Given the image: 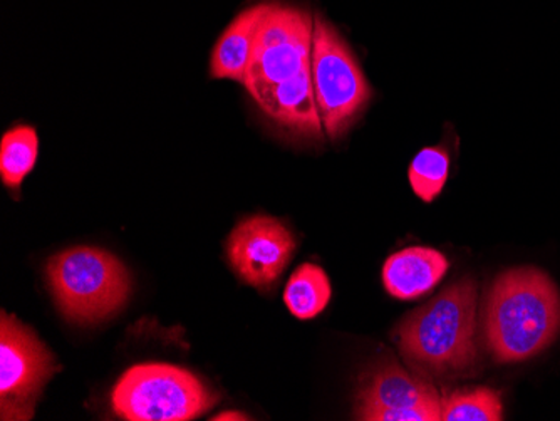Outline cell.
<instances>
[{
  "instance_id": "cell-9",
  "label": "cell",
  "mask_w": 560,
  "mask_h": 421,
  "mask_svg": "<svg viewBox=\"0 0 560 421\" xmlns=\"http://www.w3.org/2000/svg\"><path fill=\"white\" fill-rule=\"evenodd\" d=\"M226 259L235 276L252 288L267 291L276 284L295 250V238L270 215L242 220L225 244Z\"/></svg>"
},
{
  "instance_id": "cell-8",
  "label": "cell",
  "mask_w": 560,
  "mask_h": 421,
  "mask_svg": "<svg viewBox=\"0 0 560 421\" xmlns=\"http://www.w3.org/2000/svg\"><path fill=\"white\" fill-rule=\"evenodd\" d=\"M355 420L442 421V395L435 386L383 361L361 378L355 393Z\"/></svg>"
},
{
  "instance_id": "cell-7",
  "label": "cell",
  "mask_w": 560,
  "mask_h": 421,
  "mask_svg": "<svg viewBox=\"0 0 560 421\" xmlns=\"http://www.w3.org/2000/svg\"><path fill=\"white\" fill-rule=\"evenodd\" d=\"M33 329L2 311L0 320V418L27 421L34 417L44 385L58 371Z\"/></svg>"
},
{
  "instance_id": "cell-11",
  "label": "cell",
  "mask_w": 560,
  "mask_h": 421,
  "mask_svg": "<svg viewBox=\"0 0 560 421\" xmlns=\"http://www.w3.org/2000/svg\"><path fill=\"white\" fill-rule=\"evenodd\" d=\"M270 8L272 2L262 0L259 4L248 5L232 19L213 46L210 78L235 81L244 86L257 34Z\"/></svg>"
},
{
  "instance_id": "cell-10",
  "label": "cell",
  "mask_w": 560,
  "mask_h": 421,
  "mask_svg": "<svg viewBox=\"0 0 560 421\" xmlns=\"http://www.w3.org/2000/svg\"><path fill=\"white\" fill-rule=\"evenodd\" d=\"M248 94L260 112L292 138L314 141L323 138V119L317 108L311 69L288 83L259 87Z\"/></svg>"
},
{
  "instance_id": "cell-2",
  "label": "cell",
  "mask_w": 560,
  "mask_h": 421,
  "mask_svg": "<svg viewBox=\"0 0 560 421\" xmlns=\"http://www.w3.org/2000/svg\"><path fill=\"white\" fill-rule=\"evenodd\" d=\"M478 288L464 278L401 320L399 353L428 376L468 375L478 363Z\"/></svg>"
},
{
  "instance_id": "cell-12",
  "label": "cell",
  "mask_w": 560,
  "mask_h": 421,
  "mask_svg": "<svg viewBox=\"0 0 560 421\" xmlns=\"http://www.w3.org/2000/svg\"><path fill=\"white\" fill-rule=\"evenodd\" d=\"M448 267V259L439 250L408 247L386 260L383 266V284L395 300H417L442 281Z\"/></svg>"
},
{
  "instance_id": "cell-5",
  "label": "cell",
  "mask_w": 560,
  "mask_h": 421,
  "mask_svg": "<svg viewBox=\"0 0 560 421\" xmlns=\"http://www.w3.org/2000/svg\"><path fill=\"white\" fill-rule=\"evenodd\" d=\"M219 395L184 367L137 364L113 389V410L126 421H190L215 407Z\"/></svg>"
},
{
  "instance_id": "cell-3",
  "label": "cell",
  "mask_w": 560,
  "mask_h": 421,
  "mask_svg": "<svg viewBox=\"0 0 560 421\" xmlns=\"http://www.w3.org/2000/svg\"><path fill=\"white\" fill-rule=\"evenodd\" d=\"M56 306L69 323L97 325L121 311L131 279L121 260L96 247H72L50 257L46 267Z\"/></svg>"
},
{
  "instance_id": "cell-14",
  "label": "cell",
  "mask_w": 560,
  "mask_h": 421,
  "mask_svg": "<svg viewBox=\"0 0 560 421\" xmlns=\"http://www.w3.org/2000/svg\"><path fill=\"white\" fill-rule=\"evenodd\" d=\"M332 297L329 278L319 266L302 264L289 279L284 291V303L298 319L319 316Z\"/></svg>"
},
{
  "instance_id": "cell-17",
  "label": "cell",
  "mask_w": 560,
  "mask_h": 421,
  "mask_svg": "<svg viewBox=\"0 0 560 421\" xmlns=\"http://www.w3.org/2000/svg\"><path fill=\"white\" fill-rule=\"evenodd\" d=\"M212 420H229V421H235V420H248L247 414L237 413V411H226V413L217 414L215 418H212Z\"/></svg>"
},
{
  "instance_id": "cell-13",
  "label": "cell",
  "mask_w": 560,
  "mask_h": 421,
  "mask_svg": "<svg viewBox=\"0 0 560 421\" xmlns=\"http://www.w3.org/2000/svg\"><path fill=\"white\" fill-rule=\"evenodd\" d=\"M39 159V137L31 125H15L0 141V180L18 191Z\"/></svg>"
},
{
  "instance_id": "cell-15",
  "label": "cell",
  "mask_w": 560,
  "mask_h": 421,
  "mask_svg": "<svg viewBox=\"0 0 560 421\" xmlns=\"http://www.w3.org/2000/svg\"><path fill=\"white\" fill-rule=\"evenodd\" d=\"M500 420H503V405L495 389H458L442 396V421Z\"/></svg>"
},
{
  "instance_id": "cell-4",
  "label": "cell",
  "mask_w": 560,
  "mask_h": 421,
  "mask_svg": "<svg viewBox=\"0 0 560 421\" xmlns=\"http://www.w3.org/2000/svg\"><path fill=\"white\" fill-rule=\"evenodd\" d=\"M311 77L324 131L339 140L366 112L373 90L348 43L320 12L314 14Z\"/></svg>"
},
{
  "instance_id": "cell-6",
  "label": "cell",
  "mask_w": 560,
  "mask_h": 421,
  "mask_svg": "<svg viewBox=\"0 0 560 421\" xmlns=\"http://www.w3.org/2000/svg\"><path fill=\"white\" fill-rule=\"evenodd\" d=\"M314 14L304 5L272 2L257 34L244 87L277 86L310 71Z\"/></svg>"
},
{
  "instance_id": "cell-16",
  "label": "cell",
  "mask_w": 560,
  "mask_h": 421,
  "mask_svg": "<svg viewBox=\"0 0 560 421\" xmlns=\"http://www.w3.org/2000/svg\"><path fill=\"white\" fill-rule=\"evenodd\" d=\"M450 153L443 147H427L420 150L410 168L408 180L415 195L431 203L442 194L448 180Z\"/></svg>"
},
{
  "instance_id": "cell-1",
  "label": "cell",
  "mask_w": 560,
  "mask_h": 421,
  "mask_svg": "<svg viewBox=\"0 0 560 421\" xmlns=\"http://www.w3.org/2000/svg\"><path fill=\"white\" fill-rule=\"evenodd\" d=\"M487 348L497 363L547 350L560 332V292L537 267H515L493 281L483 314Z\"/></svg>"
}]
</instances>
